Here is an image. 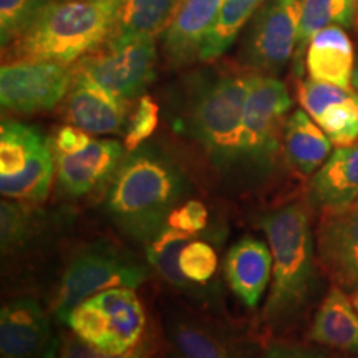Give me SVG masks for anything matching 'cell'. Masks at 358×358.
<instances>
[{
    "label": "cell",
    "mask_w": 358,
    "mask_h": 358,
    "mask_svg": "<svg viewBox=\"0 0 358 358\" xmlns=\"http://www.w3.org/2000/svg\"><path fill=\"white\" fill-rule=\"evenodd\" d=\"M189 192L186 174L166 153L143 145L124 156L106 186L105 209L129 239L148 245Z\"/></svg>",
    "instance_id": "obj_1"
},
{
    "label": "cell",
    "mask_w": 358,
    "mask_h": 358,
    "mask_svg": "<svg viewBox=\"0 0 358 358\" xmlns=\"http://www.w3.org/2000/svg\"><path fill=\"white\" fill-rule=\"evenodd\" d=\"M254 73H224L196 82L176 118L178 131L189 136L222 178L241 174L244 106Z\"/></svg>",
    "instance_id": "obj_2"
},
{
    "label": "cell",
    "mask_w": 358,
    "mask_h": 358,
    "mask_svg": "<svg viewBox=\"0 0 358 358\" xmlns=\"http://www.w3.org/2000/svg\"><path fill=\"white\" fill-rule=\"evenodd\" d=\"M257 226L272 254V285L264 320L287 325L310 301L317 285L315 244L306 204L292 203L264 213Z\"/></svg>",
    "instance_id": "obj_3"
},
{
    "label": "cell",
    "mask_w": 358,
    "mask_h": 358,
    "mask_svg": "<svg viewBox=\"0 0 358 358\" xmlns=\"http://www.w3.org/2000/svg\"><path fill=\"white\" fill-rule=\"evenodd\" d=\"M122 0H48L29 29L7 47L8 60L73 65L113 35Z\"/></svg>",
    "instance_id": "obj_4"
},
{
    "label": "cell",
    "mask_w": 358,
    "mask_h": 358,
    "mask_svg": "<svg viewBox=\"0 0 358 358\" xmlns=\"http://www.w3.org/2000/svg\"><path fill=\"white\" fill-rule=\"evenodd\" d=\"M290 108L292 98L284 82L272 75H252L241 136L239 176L245 181L261 185L274 174Z\"/></svg>",
    "instance_id": "obj_5"
},
{
    "label": "cell",
    "mask_w": 358,
    "mask_h": 358,
    "mask_svg": "<svg viewBox=\"0 0 358 358\" xmlns=\"http://www.w3.org/2000/svg\"><path fill=\"white\" fill-rule=\"evenodd\" d=\"M148 279V267L127 250L98 239L80 248L66 262L53 302L57 319L65 324L69 313L103 290L138 289Z\"/></svg>",
    "instance_id": "obj_6"
},
{
    "label": "cell",
    "mask_w": 358,
    "mask_h": 358,
    "mask_svg": "<svg viewBox=\"0 0 358 358\" xmlns=\"http://www.w3.org/2000/svg\"><path fill=\"white\" fill-rule=\"evenodd\" d=\"M156 62V38H110L105 47L101 45L95 52L88 53L73 69L83 71L115 95L129 101L145 93L153 83Z\"/></svg>",
    "instance_id": "obj_7"
},
{
    "label": "cell",
    "mask_w": 358,
    "mask_h": 358,
    "mask_svg": "<svg viewBox=\"0 0 358 358\" xmlns=\"http://www.w3.org/2000/svg\"><path fill=\"white\" fill-rule=\"evenodd\" d=\"M302 0H268L249 22L244 64L264 75H275L294 60L301 27Z\"/></svg>",
    "instance_id": "obj_8"
},
{
    "label": "cell",
    "mask_w": 358,
    "mask_h": 358,
    "mask_svg": "<svg viewBox=\"0 0 358 358\" xmlns=\"http://www.w3.org/2000/svg\"><path fill=\"white\" fill-rule=\"evenodd\" d=\"M70 65L48 60H7L0 69V103L8 113L50 111L69 95L73 83Z\"/></svg>",
    "instance_id": "obj_9"
},
{
    "label": "cell",
    "mask_w": 358,
    "mask_h": 358,
    "mask_svg": "<svg viewBox=\"0 0 358 358\" xmlns=\"http://www.w3.org/2000/svg\"><path fill=\"white\" fill-rule=\"evenodd\" d=\"M52 320L30 295L12 299L0 310V358H53Z\"/></svg>",
    "instance_id": "obj_10"
},
{
    "label": "cell",
    "mask_w": 358,
    "mask_h": 358,
    "mask_svg": "<svg viewBox=\"0 0 358 358\" xmlns=\"http://www.w3.org/2000/svg\"><path fill=\"white\" fill-rule=\"evenodd\" d=\"M317 254L335 285L358 289V198L342 208L324 209L317 229Z\"/></svg>",
    "instance_id": "obj_11"
},
{
    "label": "cell",
    "mask_w": 358,
    "mask_h": 358,
    "mask_svg": "<svg viewBox=\"0 0 358 358\" xmlns=\"http://www.w3.org/2000/svg\"><path fill=\"white\" fill-rule=\"evenodd\" d=\"M127 148L116 140H96L75 153L55 155V179L58 192L71 199L92 194L108 186L122 164Z\"/></svg>",
    "instance_id": "obj_12"
},
{
    "label": "cell",
    "mask_w": 358,
    "mask_h": 358,
    "mask_svg": "<svg viewBox=\"0 0 358 358\" xmlns=\"http://www.w3.org/2000/svg\"><path fill=\"white\" fill-rule=\"evenodd\" d=\"M73 83L66 95L65 118L69 124L90 134H118L127 124V100L73 69Z\"/></svg>",
    "instance_id": "obj_13"
},
{
    "label": "cell",
    "mask_w": 358,
    "mask_h": 358,
    "mask_svg": "<svg viewBox=\"0 0 358 358\" xmlns=\"http://www.w3.org/2000/svg\"><path fill=\"white\" fill-rule=\"evenodd\" d=\"M224 275L232 294L248 308H256L272 275V254L268 244L245 236L227 250Z\"/></svg>",
    "instance_id": "obj_14"
},
{
    "label": "cell",
    "mask_w": 358,
    "mask_h": 358,
    "mask_svg": "<svg viewBox=\"0 0 358 358\" xmlns=\"http://www.w3.org/2000/svg\"><path fill=\"white\" fill-rule=\"evenodd\" d=\"M226 0H185L163 34V48L173 65L199 60L201 45Z\"/></svg>",
    "instance_id": "obj_15"
},
{
    "label": "cell",
    "mask_w": 358,
    "mask_h": 358,
    "mask_svg": "<svg viewBox=\"0 0 358 358\" xmlns=\"http://www.w3.org/2000/svg\"><path fill=\"white\" fill-rule=\"evenodd\" d=\"M307 338L358 358V312L345 289L332 285L315 312Z\"/></svg>",
    "instance_id": "obj_16"
},
{
    "label": "cell",
    "mask_w": 358,
    "mask_h": 358,
    "mask_svg": "<svg viewBox=\"0 0 358 358\" xmlns=\"http://www.w3.org/2000/svg\"><path fill=\"white\" fill-rule=\"evenodd\" d=\"M357 57L353 43L343 27H329L320 30L308 43L303 66L308 78L353 88V71Z\"/></svg>",
    "instance_id": "obj_17"
},
{
    "label": "cell",
    "mask_w": 358,
    "mask_h": 358,
    "mask_svg": "<svg viewBox=\"0 0 358 358\" xmlns=\"http://www.w3.org/2000/svg\"><path fill=\"white\" fill-rule=\"evenodd\" d=\"M358 198V140L337 148L308 182V199L320 209H335Z\"/></svg>",
    "instance_id": "obj_18"
},
{
    "label": "cell",
    "mask_w": 358,
    "mask_h": 358,
    "mask_svg": "<svg viewBox=\"0 0 358 358\" xmlns=\"http://www.w3.org/2000/svg\"><path fill=\"white\" fill-rule=\"evenodd\" d=\"M282 148L289 166L301 176H313L332 155V141L306 110H295L287 118Z\"/></svg>",
    "instance_id": "obj_19"
},
{
    "label": "cell",
    "mask_w": 358,
    "mask_h": 358,
    "mask_svg": "<svg viewBox=\"0 0 358 358\" xmlns=\"http://www.w3.org/2000/svg\"><path fill=\"white\" fill-rule=\"evenodd\" d=\"M166 340L173 358H239L226 334L194 317L174 315L168 319Z\"/></svg>",
    "instance_id": "obj_20"
},
{
    "label": "cell",
    "mask_w": 358,
    "mask_h": 358,
    "mask_svg": "<svg viewBox=\"0 0 358 358\" xmlns=\"http://www.w3.org/2000/svg\"><path fill=\"white\" fill-rule=\"evenodd\" d=\"M110 320L111 353H127L143 343L146 313L134 289L115 287L93 295Z\"/></svg>",
    "instance_id": "obj_21"
},
{
    "label": "cell",
    "mask_w": 358,
    "mask_h": 358,
    "mask_svg": "<svg viewBox=\"0 0 358 358\" xmlns=\"http://www.w3.org/2000/svg\"><path fill=\"white\" fill-rule=\"evenodd\" d=\"M358 13V0H302L301 27H299L297 48L294 55V73L301 78L303 73V58L310 40L320 30L329 27L352 29Z\"/></svg>",
    "instance_id": "obj_22"
},
{
    "label": "cell",
    "mask_w": 358,
    "mask_h": 358,
    "mask_svg": "<svg viewBox=\"0 0 358 358\" xmlns=\"http://www.w3.org/2000/svg\"><path fill=\"white\" fill-rule=\"evenodd\" d=\"M185 0H122L110 38H156L166 32Z\"/></svg>",
    "instance_id": "obj_23"
},
{
    "label": "cell",
    "mask_w": 358,
    "mask_h": 358,
    "mask_svg": "<svg viewBox=\"0 0 358 358\" xmlns=\"http://www.w3.org/2000/svg\"><path fill=\"white\" fill-rule=\"evenodd\" d=\"M266 0H226L201 45L199 62H213L224 55Z\"/></svg>",
    "instance_id": "obj_24"
},
{
    "label": "cell",
    "mask_w": 358,
    "mask_h": 358,
    "mask_svg": "<svg viewBox=\"0 0 358 358\" xmlns=\"http://www.w3.org/2000/svg\"><path fill=\"white\" fill-rule=\"evenodd\" d=\"M40 229V214L29 203L3 199L0 204V249L13 256L34 241Z\"/></svg>",
    "instance_id": "obj_25"
},
{
    "label": "cell",
    "mask_w": 358,
    "mask_h": 358,
    "mask_svg": "<svg viewBox=\"0 0 358 358\" xmlns=\"http://www.w3.org/2000/svg\"><path fill=\"white\" fill-rule=\"evenodd\" d=\"M189 239H192V236L176 229V227L166 226L146 245V259L150 266L169 285L179 290H189L192 285L179 268V254Z\"/></svg>",
    "instance_id": "obj_26"
},
{
    "label": "cell",
    "mask_w": 358,
    "mask_h": 358,
    "mask_svg": "<svg viewBox=\"0 0 358 358\" xmlns=\"http://www.w3.org/2000/svg\"><path fill=\"white\" fill-rule=\"evenodd\" d=\"M330 138L334 146H350L358 140V92L352 90L350 95L335 103L315 122Z\"/></svg>",
    "instance_id": "obj_27"
},
{
    "label": "cell",
    "mask_w": 358,
    "mask_h": 358,
    "mask_svg": "<svg viewBox=\"0 0 358 358\" xmlns=\"http://www.w3.org/2000/svg\"><path fill=\"white\" fill-rule=\"evenodd\" d=\"M48 0H0V43L6 48L29 29Z\"/></svg>",
    "instance_id": "obj_28"
},
{
    "label": "cell",
    "mask_w": 358,
    "mask_h": 358,
    "mask_svg": "<svg viewBox=\"0 0 358 358\" xmlns=\"http://www.w3.org/2000/svg\"><path fill=\"white\" fill-rule=\"evenodd\" d=\"M179 268L191 284L204 285L216 275L217 254L209 243L201 239L187 241L179 254Z\"/></svg>",
    "instance_id": "obj_29"
},
{
    "label": "cell",
    "mask_w": 358,
    "mask_h": 358,
    "mask_svg": "<svg viewBox=\"0 0 358 358\" xmlns=\"http://www.w3.org/2000/svg\"><path fill=\"white\" fill-rule=\"evenodd\" d=\"M159 123V106L153 98L143 95L134 106L131 116L127 123V133H124V148L127 153L138 150L146 140L153 136Z\"/></svg>",
    "instance_id": "obj_30"
},
{
    "label": "cell",
    "mask_w": 358,
    "mask_h": 358,
    "mask_svg": "<svg viewBox=\"0 0 358 358\" xmlns=\"http://www.w3.org/2000/svg\"><path fill=\"white\" fill-rule=\"evenodd\" d=\"M353 88L347 90L337 85L319 82V80L307 78L302 80L299 85V103H301L302 110H306L313 120H319L322 115L325 113L327 108L335 105V103L342 101L343 98L350 95Z\"/></svg>",
    "instance_id": "obj_31"
},
{
    "label": "cell",
    "mask_w": 358,
    "mask_h": 358,
    "mask_svg": "<svg viewBox=\"0 0 358 358\" xmlns=\"http://www.w3.org/2000/svg\"><path fill=\"white\" fill-rule=\"evenodd\" d=\"M208 221L209 213L206 206L198 199H191L174 209L168 219V226L176 227V229L196 237L206 231Z\"/></svg>",
    "instance_id": "obj_32"
},
{
    "label": "cell",
    "mask_w": 358,
    "mask_h": 358,
    "mask_svg": "<svg viewBox=\"0 0 358 358\" xmlns=\"http://www.w3.org/2000/svg\"><path fill=\"white\" fill-rule=\"evenodd\" d=\"M148 347L146 343H140L136 348L127 353H108L100 348L90 345L77 335H69L62 340L60 358H146Z\"/></svg>",
    "instance_id": "obj_33"
},
{
    "label": "cell",
    "mask_w": 358,
    "mask_h": 358,
    "mask_svg": "<svg viewBox=\"0 0 358 358\" xmlns=\"http://www.w3.org/2000/svg\"><path fill=\"white\" fill-rule=\"evenodd\" d=\"M92 141V134L82 128L73 127V124H65V127L58 128L50 138L52 150L58 153H75V151L83 150Z\"/></svg>",
    "instance_id": "obj_34"
},
{
    "label": "cell",
    "mask_w": 358,
    "mask_h": 358,
    "mask_svg": "<svg viewBox=\"0 0 358 358\" xmlns=\"http://www.w3.org/2000/svg\"><path fill=\"white\" fill-rule=\"evenodd\" d=\"M261 358H329L320 348H313L301 343L274 342L266 348Z\"/></svg>",
    "instance_id": "obj_35"
},
{
    "label": "cell",
    "mask_w": 358,
    "mask_h": 358,
    "mask_svg": "<svg viewBox=\"0 0 358 358\" xmlns=\"http://www.w3.org/2000/svg\"><path fill=\"white\" fill-rule=\"evenodd\" d=\"M353 88L358 92V58H357V65H355V71H353Z\"/></svg>",
    "instance_id": "obj_36"
},
{
    "label": "cell",
    "mask_w": 358,
    "mask_h": 358,
    "mask_svg": "<svg viewBox=\"0 0 358 358\" xmlns=\"http://www.w3.org/2000/svg\"><path fill=\"white\" fill-rule=\"evenodd\" d=\"M352 302H353V306H355L357 312H358V289L353 290V294H352Z\"/></svg>",
    "instance_id": "obj_37"
},
{
    "label": "cell",
    "mask_w": 358,
    "mask_h": 358,
    "mask_svg": "<svg viewBox=\"0 0 358 358\" xmlns=\"http://www.w3.org/2000/svg\"><path fill=\"white\" fill-rule=\"evenodd\" d=\"M357 17H358V13H357Z\"/></svg>",
    "instance_id": "obj_38"
}]
</instances>
